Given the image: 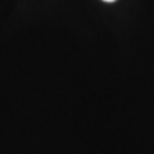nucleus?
Returning a JSON list of instances; mask_svg holds the SVG:
<instances>
[{
	"label": "nucleus",
	"instance_id": "f257e3e1",
	"mask_svg": "<svg viewBox=\"0 0 154 154\" xmlns=\"http://www.w3.org/2000/svg\"><path fill=\"white\" fill-rule=\"evenodd\" d=\"M103 2H107V3H113V2H116V0H103Z\"/></svg>",
	"mask_w": 154,
	"mask_h": 154
}]
</instances>
